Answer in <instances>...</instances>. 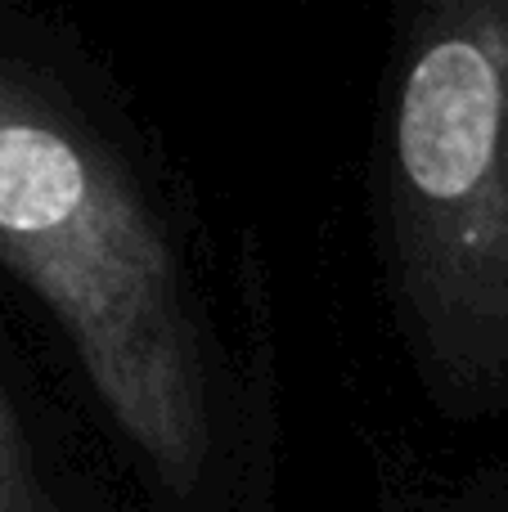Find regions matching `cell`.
Instances as JSON below:
<instances>
[{
	"label": "cell",
	"mask_w": 508,
	"mask_h": 512,
	"mask_svg": "<svg viewBox=\"0 0 508 512\" xmlns=\"http://www.w3.org/2000/svg\"><path fill=\"white\" fill-rule=\"evenodd\" d=\"M0 512H68L59 477L45 463L5 378H0Z\"/></svg>",
	"instance_id": "cell-3"
},
{
	"label": "cell",
	"mask_w": 508,
	"mask_h": 512,
	"mask_svg": "<svg viewBox=\"0 0 508 512\" xmlns=\"http://www.w3.org/2000/svg\"><path fill=\"white\" fill-rule=\"evenodd\" d=\"M383 292L423 396L508 405V0H414L374 167Z\"/></svg>",
	"instance_id": "cell-2"
},
{
	"label": "cell",
	"mask_w": 508,
	"mask_h": 512,
	"mask_svg": "<svg viewBox=\"0 0 508 512\" xmlns=\"http://www.w3.org/2000/svg\"><path fill=\"white\" fill-rule=\"evenodd\" d=\"M0 270L171 508L225 486L248 414L189 203L104 90L5 23Z\"/></svg>",
	"instance_id": "cell-1"
}]
</instances>
